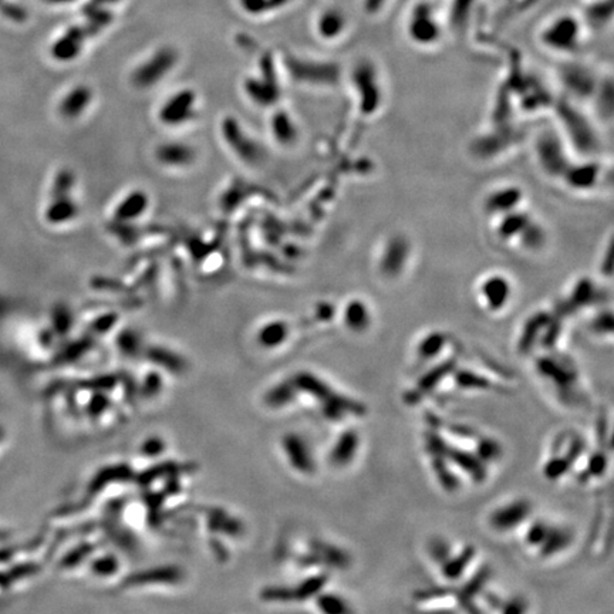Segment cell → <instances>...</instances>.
<instances>
[{
	"instance_id": "obj_1",
	"label": "cell",
	"mask_w": 614,
	"mask_h": 614,
	"mask_svg": "<svg viewBox=\"0 0 614 614\" xmlns=\"http://www.w3.org/2000/svg\"><path fill=\"white\" fill-rule=\"evenodd\" d=\"M591 32L580 12L563 10L552 15L540 24L536 41L539 47L552 56L573 59L583 52Z\"/></svg>"
},
{
	"instance_id": "obj_2",
	"label": "cell",
	"mask_w": 614,
	"mask_h": 614,
	"mask_svg": "<svg viewBox=\"0 0 614 614\" xmlns=\"http://www.w3.org/2000/svg\"><path fill=\"white\" fill-rule=\"evenodd\" d=\"M448 23L432 0H415L404 16L408 43L423 52H432L444 43Z\"/></svg>"
},
{
	"instance_id": "obj_3",
	"label": "cell",
	"mask_w": 614,
	"mask_h": 614,
	"mask_svg": "<svg viewBox=\"0 0 614 614\" xmlns=\"http://www.w3.org/2000/svg\"><path fill=\"white\" fill-rule=\"evenodd\" d=\"M350 83L364 115L377 113L384 98V79L380 66L372 57L363 56L352 67Z\"/></svg>"
},
{
	"instance_id": "obj_4",
	"label": "cell",
	"mask_w": 614,
	"mask_h": 614,
	"mask_svg": "<svg viewBox=\"0 0 614 614\" xmlns=\"http://www.w3.org/2000/svg\"><path fill=\"white\" fill-rule=\"evenodd\" d=\"M575 59L576 57L563 59V63L560 64L559 79L563 87L576 98H586L599 94L606 84L604 79H600L593 67L582 61H576ZM610 79L611 77L607 80Z\"/></svg>"
},
{
	"instance_id": "obj_5",
	"label": "cell",
	"mask_w": 614,
	"mask_h": 614,
	"mask_svg": "<svg viewBox=\"0 0 614 614\" xmlns=\"http://www.w3.org/2000/svg\"><path fill=\"white\" fill-rule=\"evenodd\" d=\"M286 66L294 81L313 86H337L341 79V68L336 61L302 59L287 56Z\"/></svg>"
},
{
	"instance_id": "obj_6",
	"label": "cell",
	"mask_w": 614,
	"mask_h": 614,
	"mask_svg": "<svg viewBox=\"0 0 614 614\" xmlns=\"http://www.w3.org/2000/svg\"><path fill=\"white\" fill-rule=\"evenodd\" d=\"M178 52L174 47L164 46L157 48L141 64L135 67L131 75V83L138 88H150L161 83L178 63Z\"/></svg>"
},
{
	"instance_id": "obj_7",
	"label": "cell",
	"mask_w": 614,
	"mask_h": 614,
	"mask_svg": "<svg viewBox=\"0 0 614 614\" xmlns=\"http://www.w3.org/2000/svg\"><path fill=\"white\" fill-rule=\"evenodd\" d=\"M314 32L322 41L336 44L347 40L354 33V26L345 9L326 6L314 19Z\"/></svg>"
},
{
	"instance_id": "obj_8",
	"label": "cell",
	"mask_w": 614,
	"mask_h": 614,
	"mask_svg": "<svg viewBox=\"0 0 614 614\" xmlns=\"http://www.w3.org/2000/svg\"><path fill=\"white\" fill-rule=\"evenodd\" d=\"M196 94L192 90H180L171 95L160 110V119L162 124L178 127L195 117Z\"/></svg>"
},
{
	"instance_id": "obj_9",
	"label": "cell",
	"mask_w": 614,
	"mask_h": 614,
	"mask_svg": "<svg viewBox=\"0 0 614 614\" xmlns=\"http://www.w3.org/2000/svg\"><path fill=\"white\" fill-rule=\"evenodd\" d=\"M532 513V503L528 499H515L489 515V526L497 532L506 533L519 528Z\"/></svg>"
},
{
	"instance_id": "obj_10",
	"label": "cell",
	"mask_w": 614,
	"mask_h": 614,
	"mask_svg": "<svg viewBox=\"0 0 614 614\" xmlns=\"http://www.w3.org/2000/svg\"><path fill=\"white\" fill-rule=\"evenodd\" d=\"M88 37L84 28L73 26L61 37H59L52 46V56L55 60L67 63L76 60L84 47V41Z\"/></svg>"
},
{
	"instance_id": "obj_11",
	"label": "cell",
	"mask_w": 614,
	"mask_h": 614,
	"mask_svg": "<svg viewBox=\"0 0 614 614\" xmlns=\"http://www.w3.org/2000/svg\"><path fill=\"white\" fill-rule=\"evenodd\" d=\"M479 294L482 303L486 306L488 310L499 311L503 309L510 298V285L503 276H488L481 283Z\"/></svg>"
},
{
	"instance_id": "obj_12",
	"label": "cell",
	"mask_w": 614,
	"mask_h": 614,
	"mask_svg": "<svg viewBox=\"0 0 614 614\" xmlns=\"http://www.w3.org/2000/svg\"><path fill=\"white\" fill-rule=\"evenodd\" d=\"M447 458H448L450 463H454L462 472L468 474L474 482L481 483L486 479V475H488L486 463L482 462L475 452L450 445Z\"/></svg>"
},
{
	"instance_id": "obj_13",
	"label": "cell",
	"mask_w": 614,
	"mask_h": 614,
	"mask_svg": "<svg viewBox=\"0 0 614 614\" xmlns=\"http://www.w3.org/2000/svg\"><path fill=\"white\" fill-rule=\"evenodd\" d=\"M244 93L255 104L270 106L275 104L279 98V81L278 79H269L265 76L249 77L243 84Z\"/></svg>"
},
{
	"instance_id": "obj_14",
	"label": "cell",
	"mask_w": 614,
	"mask_h": 614,
	"mask_svg": "<svg viewBox=\"0 0 614 614\" xmlns=\"http://www.w3.org/2000/svg\"><path fill=\"white\" fill-rule=\"evenodd\" d=\"M93 102V90L86 84H79L70 88L61 98L59 107L60 114L67 119L79 118Z\"/></svg>"
},
{
	"instance_id": "obj_15",
	"label": "cell",
	"mask_w": 614,
	"mask_h": 614,
	"mask_svg": "<svg viewBox=\"0 0 614 614\" xmlns=\"http://www.w3.org/2000/svg\"><path fill=\"white\" fill-rule=\"evenodd\" d=\"M360 450V435L356 430H347L337 438L332 450V462L337 466L352 463Z\"/></svg>"
},
{
	"instance_id": "obj_16",
	"label": "cell",
	"mask_w": 614,
	"mask_h": 614,
	"mask_svg": "<svg viewBox=\"0 0 614 614\" xmlns=\"http://www.w3.org/2000/svg\"><path fill=\"white\" fill-rule=\"evenodd\" d=\"M477 555V549L472 545L465 546L457 555H450V557L441 564V573L448 582L459 580L466 569L470 568L474 557Z\"/></svg>"
},
{
	"instance_id": "obj_17",
	"label": "cell",
	"mask_w": 614,
	"mask_h": 614,
	"mask_svg": "<svg viewBox=\"0 0 614 614\" xmlns=\"http://www.w3.org/2000/svg\"><path fill=\"white\" fill-rule=\"evenodd\" d=\"M539 372L545 378L548 377L552 383L559 385V388L566 391H569L576 381V373L572 367L562 365L560 363L556 364L549 358L539 361Z\"/></svg>"
},
{
	"instance_id": "obj_18",
	"label": "cell",
	"mask_w": 614,
	"mask_h": 614,
	"mask_svg": "<svg viewBox=\"0 0 614 614\" xmlns=\"http://www.w3.org/2000/svg\"><path fill=\"white\" fill-rule=\"evenodd\" d=\"M573 540V533L568 528L550 526L549 533L544 544L539 548V555L542 557H552L566 550Z\"/></svg>"
},
{
	"instance_id": "obj_19",
	"label": "cell",
	"mask_w": 614,
	"mask_h": 614,
	"mask_svg": "<svg viewBox=\"0 0 614 614\" xmlns=\"http://www.w3.org/2000/svg\"><path fill=\"white\" fill-rule=\"evenodd\" d=\"M157 158L168 166H185L193 161L195 154L188 145L169 142L160 146L157 151Z\"/></svg>"
},
{
	"instance_id": "obj_20",
	"label": "cell",
	"mask_w": 614,
	"mask_h": 614,
	"mask_svg": "<svg viewBox=\"0 0 614 614\" xmlns=\"http://www.w3.org/2000/svg\"><path fill=\"white\" fill-rule=\"evenodd\" d=\"M287 451L290 454L289 457L291 459V463L294 465V468H298L300 472L305 474H309L314 470L311 454L303 439H300L299 436H290L287 439Z\"/></svg>"
},
{
	"instance_id": "obj_21",
	"label": "cell",
	"mask_w": 614,
	"mask_h": 614,
	"mask_svg": "<svg viewBox=\"0 0 614 614\" xmlns=\"http://www.w3.org/2000/svg\"><path fill=\"white\" fill-rule=\"evenodd\" d=\"M478 0H451L447 23L454 29L457 28L459 30H463Z\"/></svg>"
},
{
	"instance_id": "obj_22",
	"label": "cell",
	"mask_w": 614,
	"mask_h": 614,
	"mask_svg": "<svg viewBox=\"0 0 614 614\" xmlns=\"http://www.w3.org/2000/svg\"><path fill=\"white\" fill-rule=\"evenodd\" d=\"M432 470L435 472L436 481L444 488V490H447V492H457L459 488V481L455 472L451 470L447 457L432 458Z\"/></svg>"
},
{
	"instance_id": "obj_23",
	"label": "cell",
	"mask_w": 614,
	"mask_h": 614,
	"mask_svg": "<svg viewBox=\"0 0 614 614\" xmlns=\"http://www.w3.org/2000/svg\"><path fill=\"white\" fill-rule=\"evenodd\" d=\"M317 606L323 614H354V610L349 602L336 593L322 595Z\"/></svg>"
},
{
	"instance_id": "obj_24",
	"label": "cell",
	"mask_w": 614,
	"mask_h": 614,
	"mask_svg": "<svg viewBox=\"0 0 614 614\" xmlns=\"http://www.w3.org/2000/svg\"><path fill=\"white\" fill-rule=\"evenodd\" d=\"M146 208V196L142 192H133L127 200L121 202L117 215L122 219L138 218Z\"/></svg>"
},
{
	"instance_id": "obj_25",
	"label": "cell",
	"mask_w": 614,
	"mask_h": 614,
	"mask_svg": "<svg viewBox=\"0 0 614 614\" xmlns=\"http://www.w3.org/2000/svg\"><path fill=\"white\" fill-rule=\"evenodd\" d=\"M272 131L280 142H290L294 140L296 128L286 111H279L272 118Z\"/></svg>"
},
{
	"instance_id": "obj_26",
	"label": "cell",
	"mask_w": 614,
	"mask_h": 614,
	"mask_svg": "<svg viewBox=\"0 0 614 614\" xmlns=\"http://www.w3.org/2000/svg\"><path fill=\"white\" fill-rule=\"evenodd\" d=\"M287 333H289V329H287L286 323H282V322L269 323L267 326H265L260 330L259 341L269 347H276L280 345V343H283V340L287 337Z\"/></svg>"
},
{
	"instance_id": "obj_27",
	"label": "cell",
	"mask_w": 614,
	"mask_h": 614,
	"mask_svg": "<svg viewBox=\"0 0 614 614\" xmlns=\"http://www.w3.org/2000/svg\"><path fill=\"white\" fill-rule=\"evenodd\" d=\"M475 454L485 463L494 462L502 457V445L494 438H478Z\"/></svg>"
},
{
	"instance_id": "obj_28",
	"label": "cell",
	"mask_w": 614,
	"mask_h": 614,
	"mask_svg": "<svg viewBox=\"0 0 614 614\" xmlns=\"http://www.w3.org/2000/svg\"><path fill=\"white\" fill-rule=\"evenodd\" d=\"M77 213V208L73 201H67V200H61V201H56L52 208L48 209L47 216L50 218L53 222L61 224L66 222V220H70L71 218H75Z\"/></svg>"
},
{
	"instance_id": "obj_29",
	"label": "cell",
	"mask_w": 614,
	"mask_h": 614,
	"mask_svg": "<svg viewBox=\"0 0 614 614\" xmlns=\"http://www.w3.org/2000/svg\"><path fill=\"white\" fill-rule=\"evenodd\" d=\"M550 525L544 521H535L525 533V542L529 548H540L549 533Z\"/></svg>"
},
{
	"instance_id": "obj_30",
	"label": "cell",
	"mask_w": 614,
	"mask_h": 614,
	"mask_svg": "<svg viewBox=\"0 0 614 614\" xmlns=\"http://www.w3.org/2000/svg\"><path fill=\"white\" fill-rule=\"evenodd\" d=\"M428 550H430V556H431V559L436 563V564H441L444 563L448 557H450V555H451V548H450V545L445 542V540H442V539H434L432 542L430 544V546H428Z\"/></svg>"
},
{
	"instance_id": "obj_31",
	"label": "cell",
	"mask_w": 614,
	"mask_h": 614,
	"mask_svg": "<svg viewBox=\"0 0 614 614\" xmlns=\"http://www.w3.org/2000/svg\"><path fill=\"white\" fill-rule=\"evenodd\" d=\"M498 610L501 614H528V602L521 596H515L502 602Z\"/></svg>"
},
{
	"instance_id": "obj_32",
	"label": "cell",
	"mask_w": 614,
	"mask_h": 614,
	"mask_svg": "<svg viewBox=\"0 0 614 614\" xmlns=\"http://www.w3.org/2000/svg\"><path fill=\"white\" fill-rule=\"evenodd\" d=\"M607 470V458L604 452H595L587 462V472L591 477H600Z\"/></svg>"
},
{
	"instance_id": "obj_33",
	"label": "cell",
	"mask_w": 614,
	"mask_h": 614,
	"mask_svg": "<svg viewBox=\"0 0 614 614\" xmlns=\"http://www.w3.org/2000/svg\"><path fill=\"white\" fill-rule=\"evenodd\" d=\"M242 9L249 15H263L270 10L267 0H239Z\"/></svg>"
},
{
	"instance_id": "obj_34",
	"label": "cell",
	"mask_w": 614,
	"mask_h": 614,
	"mask_svg": "<svg viewBox=\"0 0 614 614\" xmlns=\"http://www.w3.org/2000/svg\"><path fill=\"white\" fill-rule=\"evenodd\" d=\"M118 2H119V0H91V3H93V5L102 6V8L108 6V5H115V3H118Z\"/></svg>"
},
{
	"instance_id": "obj_35",
	"label": "cell",
	"mask_w": 614,
	"mask_h": 614,
	"mask_svg": "<svg viewBox=\"0 0 614 614\" xmlns=\"http://www.w3.org/2000/svg\"><path fill=\"white\" fill-rule=\"evenodd\" d=\"M44 2L50 3V5H68V3L76 2V0H44Z\"/></svg>"
},
{
	"instance_id": "obj_36",
	"label": "cell",
	"mask_w": 614,
	"mask_h": 614,
	"mask_svg": "<svg viewBox=\"0 0 614 614\" xmlns=\"http://www.w3.org/2000/svg\"><path fill=\"white\" fill-rule=\"evenodd\" d=\"M592 2H596V0H583V3H592Z\"/></svg>"
}]
</instances>
